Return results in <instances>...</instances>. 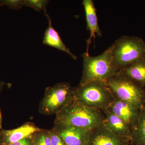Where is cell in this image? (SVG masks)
<instances>
[{
    "label": "cell",
    "instance_id": "20",
    "mask_svg": "<svg viewBox=\"0 0 145 145\" xmlns=\"http://www.w3.org/2000/svg\"><path fill=\"white\" fill-rule=\"evenodd\" d=\"M31 137L24 139L19 142L12 143L7 145H32L31 144Z\"/></svg>",
    "mask_w": 145,
    "mask_h": 145
},
{
    "label": "cell",
    "instance_id": "12",
    "mask_svg": "<svg viewBox=\"0 0 145 145\" xmlns=\"http://www.w3.org/2000/svg\"><path fill=\"white\" fill-rule=\"evenodd\" d=\"M45 15L47 18L48 22V26L45 31L43 43L49 46L57 48L60 51L65 52L68 54L72 59L77 60V57L71 52L70 49L63 42L59 33L54 28L52 25L51 18L46 13Z\"/></svg>",
    "mask_w": 145,
    "mask_h": 145
},
{
    "label": "cell",
    "instance_id": "9",
    "mask_svg": "<svg viewBox=\"0 0 145 145\" xmlns=\"http://www.w3.org/2000/svg\"><path fill=\"white\" fill-rule=\"evenodd\" d=\"M131 142L114 135L102 126L90 131L88 145H129Z\"/></svg>",
    "mask_w": 145,
    "mask_h": 145
},
{
    "label": "cell",
    "instance_id": "4",
    "mask_svg": "<svg viewBox=\"0 0 145 145\" xmlns=\"http://www.w3.org/2000/svg\"><path fill=\"white\" fill-rule=\"evenodd\" d=\"M73 97L90 108L102 111L107 109L114 96L105 82H91L73 88Z\"/></svg>",
    "mask_w": 145,
    "mask_h": 145
},
{
    "label": "cell",
    "instance_id": "23",
    "mask_svg": "<svg viewBox=\"0 0 145 145\" xmlns=\"http://www.w3.org/2000/svg\"><path fill=\"white\" fill-rule=\"evenodd\" d=\"M129 145H131V144H130Z\"/></svg>",
    "mask_w": 145,
    "mask_h": 145
},
{
    "label": "cell",
    "instance_id": "14",
    "mask_svg": "<svg viewBox=\"0 0 145 145\" xmlns=\"http://www.w3.org/2000/svg\"><path fill=\"white\" fill-rule=\"evenodd\" d=\"M119 72L141 87H145V59L137 61Z\"/></svg>",
    "mask_w": 145,
    "mask_h": 145
},
{
    "label": "cell",
    "instance_id": "7",
    "mask_svg": "<svg viewBox=\"0 0 145 145\" xmlns=\"http://www.w3.org/2000/svg\"><path fill=\"white\" fill-rule=\"evenodd\" d=\"M106 109L122 119L131 129L137 121L140 109L134 104L114 97Z\"/></svg>",
    "mask_w": 145,
    "mask_h": 145
},
{
    "label": "cell",
    "instance_id": "2",
    "mask_svg": "<svg viewBox=\"0 0 145 145\" xmlns=\"http://www.w3.org/2000/svg\"><path fill=\"white\" fill-rule=\"evenodd\" d=\"M82 57V75L79 85L94 82H106L119 72L113 63L111 46L98 56L92 57L86 52Z\"/></svg>",
    "mask_w": 145,
    "mask_h": 145
},
{
    "label": "cell",
    "instance_id": "15",
    "mask_svg": "<svg viewBox=\"0 0 145 145\" xmlns=\"http://www.w3.org/2000/svg\"><path fill=\"white\" fill-rule=\"evenodd\" d=\"M131 145H145V106L140 109L137 121L131 128Z\"/></svg>",
    "mask_w": 145,
    "mask_h": 145
},
{
    "label": "cell",
    "instance_id": "5",
    "mask_svg": "<svg viewBox=\"0 0 145 145\" xmlns=\"http://www.w3.org/2000/svg\"><path fill=\"white\" fill-rule=\"evenodd\" d=\"M105 83L115 98L134 104L140 109L145 106L144 88L119 72L109 78Z\"/></svg>",
    "mask_w": 145,
    "mask_h": 145
},
{
    "label": "cell",
    "instance_id": "6",
    "mask_svg": "<svg viewBox=\"0 0 145 145\" xmlns=\"http://www.w3.org/2000/svg\"><path fill=\"white\" fill-rule=\"evenodd\" d=\"M73 99V88L70 84L58 83L47 88L40 103L39 111L46 115L56 114Z\"/></svg>",
    "mask_w": 145,
    "mask_h": 145
},
{
    "label": "cell",
    "instance_id": "22",
    "mask_svg": "<svg viewBox=\"0 0 145 145\" xmlns=\"http://www.w3.org/2000/svg\"><path fill=\"white\" fill-rule=\"evenodd\" d=\"M0 145H1V136H0Z\"/></svg>",
    "mask_w": 145,
    "mask_h": 145
},
{
    "label": "cell",
    "instance_id": "8",
    "mask_svg": "<svg viewBox=\"0 0 145 145\" xmlns=\"http://www.w3.org/2000/svg\"><path fill=\"white\" fill-rule=\"evenodd\" d=\"M53 128L66 145H89L91 131L62 125H54Z\"/></svg>",
    "mask_w": 145,
    "mask_h": 145
},
{
    "label": "cell",
    "instance_id": "10",
    "mask_svg": "<svg viewBox=\"0 0 145 145\" xmlns=\"http://www.w3.org/2000/svg\"><path fill=\"white\" fill-rule=\"evenodd\" d=\"M101 111L105 117L104 126L114 135L131 142V129L130 127L108 110L106 109Z\"/></svg>",
    "mask_w": 145,
    "mask_h": 145
},
{
    "label": "cell",
    "instance_id": "1",
    "mask_svg": "<svg viewBox=\"0 0 145 145\" xmlns=\"http://www.w3.org/2000/svg\"><path fill=\"white\" fill-rule=\"evenodd\" d=\"M102 112L84 105L74 99L56 114L54 125L69 126L91 131L104 125Z\"/></svg>",
    "mask_w": 145,
    "mask_h": 145
},
{
    "label": "cell",
    "instance_id": "3",
    "mask_svg": "<svg viewBox=\"0 0 145 145\" xmlns=\"http://www.w3.org/2000/svg\"><path fill=\"white\" fill-rule=\"evenodd\" d=\"M111 46L113 63L119 71L145 59V42L140 37L123 36Z\"/></svg>",
    "mask_w": 145,
    "mask_h": 145
},
{
    "label": "cell",
    "instance_id": "18",
    "mask_svg": "<svg viewBox=\"0 0 145 145\" xmlns=\"http://www.w3.org/2000/svg\"><path fill=\"white\" fill-rule=\"evenodd\" d=\"M0 5L18 10L25 6V0H1L0 1Z\"/></svg>",
    "mask_w": 145,
    "mask_h": 145
},
{
    "label": "cell",
    "instance_id": "21",
    "mask_svg": "<svg viewBox=\"0 0 145 145\" xmlns=\"http://www.w3.org/2000/svg\"><path fill=\"white\" fill-rule=\"evenodd\" d=\"M1 127V111H0V129Z\"/></svg>",
    "mask_w": 145,
    "mask_h": 145
},
{
    "label": "cell",
    "instance_id": "17",
    "mask_svg": "<svg viewBox=\"0 0 145 145\" xmlns=\"http://www.w3.org/2000/svg\"><path fill=\"white\" fill-rule=\"evenodd\" d=\"M49 1L46 0H25V6L34 8L37 11L44 10L46 13V7Z\"/></svg>",
    "mask_w": 145,
    "mask_h": 145
},
{
    "label": "cell",
    "instance_id": "11",
    "mask_svg": "<svg viewBox=\"0 0 145 145\" xmlns=\"http://www.w3.org/2000/svg\"><path fill=\"white\" fill-rule=\"evenodd\" d=\"M82 4L85 13L87 29L89 31L90 36L87 40V51L88 53L89 47L92 39H95L96 35L102 36L101 31L98 23L96 8L92 0H84Z\"/></svg>",
    "mask_w": 145,
    "mask_h": 145
},
{
    "label": "cell",
    "instance_id": "13",
    "mask_svg": "<svg viewBox=\"0 0 145 145\" xmlns=\"http://www.w3.org/2000/svg\"><path fill=\"white\" fill-rule=\"evenodd\" d=\"M41 129L32 123H27L15 129L3 131L4 141L7 145L31 137Z\"/></svg>",
    "mask_w": 145,
    "mask_h": 145
},
{
    "label": "cell",
    "instance_id": "16",
    "mask_svg": "<svg viewBox=\"0 0 145 145\" xmlns=\"http://www.w3.org/2000/svg\"><path fill=\"white\" fill-rule=\"evenodd\" d=\"M32 145H51L49 131L41 129L31 137Z\"/></svg>",
    "mask_w": 145,
    "mask_h": 145
},
{
    "label": "cell",
    "instance_id": "19",
    "mask_svg": "<svg viewBox=\"0 0 145 145\" xmlns=\"http://www.w3.org/2000/svg\"><path fill=\"white\" fill-rule=\"evenodd\" d=\"M49 131L51 145H66L58 132L54 128Z\"/></svg>",
    "mask_w": 145,
    "mask_h": 145
}]
</instances>
